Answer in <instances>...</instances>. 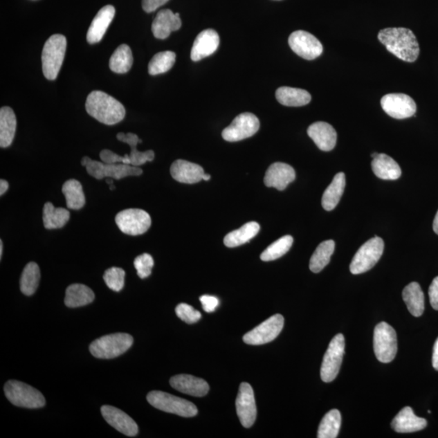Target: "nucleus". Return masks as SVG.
Wrapping results in <instances>:
<instances>
[{
	"label": "nucleus",
	"instance_id": "obj_1",
	"mask_svg": "<svg viewBox=\"0 0 438 438\" xmlns=\"http://www.w3.org/2000/svg\"><path fill=\"white\" fill-rule=\"evenodd\" d=\"M378 39L389 53L405 62H415L420 55L417 37L406 28H386L378 33Z\"/></svg>",
	"mask_w": 438,
	"mask_h": 438
},
{
	"label": "nucleus",
	"instance_id": "obj_2",
	"mask_svg": "<svg viewBox=\"0 0 438 438\" xmlns=\"http://www.w3.org/2000/svg\"><path fill=\"white\" fill-rule=\"evenodd\" d=\"M86 109L89 116L107 125H114L125 119V108L121 102L104 92L95 91L89 94Z\"/></svg>",
	"mask_w": 438,
	"mask_h": 438
},
{
	"label": "nucleus",
	"instance_id": "obj_3",
	"mask_svg": "<svg viewBox=\"0 0 438 438\" xmlns=\"http://www.w3.org/2000/svg\"><path fill=\"white\" fill-rule=\"evenodd\" d=\"M67 39L62 35H54L46 42L42 53V72L49 81L58 77L64 60Z\"/></svg>",
	"mask_w": 438,
	"mask_h": 438
},
{
	"label": "nucleus",
	"instance_id": "obj_4",
	"mask_svg": "<svg viewBox=\"0 0 438 438\" xmlns=\"http://www.w3.org/2000/svg\"><path fill=\"white\" fill-rule=\"evenodd\" d=\"M134 345V338L129 334H108L94 340L89 351L98 359H113L123 355Z\"/></svg>",
	"mask_w": 438,
	"mask_h": 438
},
{
	"label": "nucleus",
	"instance_id": "obj_5",
	"mask_svg": "<svg viewBox=\"0 0 438 438\" xmlns=\"http://www.w3.org/2000/svg\"><path fill=\"white\" fill-rule=\"evenodd\" d=\"M82 165L86 168L89 175L97 180H102L104 178L120 180L128 176H139L143 172L139 167L124 163H106L89 157H84L82 159Z\"/></svg>",
	"mask_w": 438,
	"mask_h": 438
},
{
	"label": "nucleus",
	"instance_id": "obj_6",
	"mask_svg": "<svg viewBox=\"0 0 438 438\" xmlns=\"http://www.w3.org/2000/svg\"><path fill=\"white\" fill-rule=\"evenodd\" d=\"M7 399L15 406L26 408H40L45 406L42 394L32 386L18 381H8L4 385Z\"/></svg>",
	"mask_w": 438,
	"mask_h": 438
},
{
	"label": "nucleus",
	"instance_id": "obj_7",
	"mask_svg": "<svg viewBox=\"0 0 438 438\" xmlns=\"http://www.w3.org/2000/svg\"><path fill=\"white\" fill-rule=\"evenodd\" d=\"M147 400L155 408L183 417H193L199 412L192 403L166 392L154 390L148 394Z\"/></svg>",
	"mask_w": 438,
	"mask_h": 438
},
{
	"label": "nucleus",
	"instance_id": "obj_8",
	"mask_svg": "<svg viewBox=\"0 0 438 438\" xmlns=\"http://www.w3.org/2000/svg\"><path fill=\"white\" fill-rule=\"evenodd\" d=\"M384 251L383 239L375 237L363 244L353 257L350 271L353 275H360L369 271L378 262Z\"/></svg>",
	"mask_w": 438,
	"mask_h": 438
},
{
	"label": "nucleus",
	"instance_id": "obj_9",
	"mask_svg": "<svg viewBox=\"0 0 438 438\" xmlns=\"http://www.w3.org/2000/svg\"><path fill=\"white\" fill-rule=\"evenodd\" d=\"M374 353L381 363L392 362L397 354V336L394 328L389 324L381 322L376 325L374 334Z\"/></svg>",
	"mask_w": 438,
	"mask_h": 438
},
{
	"label": "nucleus",
	"instance_id": "obj_10",
	"mask_svg": "<svg viewBox=\"0 0 438 438\" xmlns=\"http://www.w3.org/2000/svg\"><path fill=\"white\" fill-rule=\"evenodd\" d=\"M345 338L342 334H337L329 343L325 354L321 368V378L325 383H331L340 370L345 355Z\"/></svg>",
	"mask_w": 438,
	"mask_h": 438
},
{
	"label": "nucleus",
	"instance_id": "obj_11",
	"mask_svg": "<svg viewBox=\"0 0 438 438\" xmlns=\"http://www.w3.org/2000/svg\"><path fill=\"white\" fill-rule=\"evenodd\" d=\"M116 223L122 232L129 235H139L147 232L152 226V218L143 210L128 209L118 213Z\"/></svg>",
	"mask_w": 438,
	"mask_h": 438
},
{
	"label": "nucleus",
	"instance_id": "obj_12",
	"mask_svg": "<svg viewBox=\"0 0 438 438\" xmlns=\"http://www.w3.org/2000/svg\"><path fill=\"white\" fill-rule=\"evenodd\" d=\"M284 326V318L280 314H275L247 333L243 340L249 345H266L280 336Z\"/></svg>",
	"mask_w": 438,
	"mask_h": 438
},
{
	"label": "nucleus",
	"instance_id": "obj_13",
	"mask_svg": "<svg viewBox=\"0 0 438 438\" xmlns=\"http://www.w3.org/2000/svg\"><path fill=\"white\" fill-rule=\"evenodd\" d=\"M260 128L258 118L252 113H242L235 117L232 123L222 133L223 138L229 143H235L251 138Z\"/></svg>",
	"mask_w": 438,
	"mask_h": 438
},
{
	"label": "nucleus",
	"instance_id": "obj_14",
	"mask_svg": "<svg viewBox=\"0 0 438 438\" xmlns=\"http://www.w3.org/2000/svg\"><path fill=\"white\" fill-rule=\"evenodd\" d=\"M381 105L386 114L397 120L407 119L417 112L415 101L405 93L386 94L381 98Z\"/></svg>",
	"mask_w": 438,
	"mask_h": 438
},
{
	"label": "nucleus",
	"instance_id": "obj_15",
	"mask_svg": "<svg viewBox=\"0 0 438 438\" xmlns=\"http://www.w3.org/2000/svg\"><path fill=\"white\" fill-rule=\"evenodd\" d=\"M289 44L292 51L301 58L313 60L323 53V46L317 37L309 32L298 30L292 33Z\"/></svg>",
	"mask_w": 438,
	"mask_h": 438
},
{
	"label": "nucleus",
	"instance_id": "obj_16",
	"mask_svg": "<svg viewBox=\"0 0 438 438\" xmlns=\"http://www.w3.org/2000/svg\"><path fill=\"white\" fill-rule=\"evenodd\" d=\"M235 405H237V415L242 426L244 428L252 427L257 418V406L253 390L250 385L247 383L240 384Z\"/></svg>",
	"mask_w": 438,
	"mask_h": 438
},
{
	"label": "nucleus",
	"instance_id": "obj_17",
	"mask_svg": "<svg viewBox=\"0 0 438 438\" xmlns=\"http://www.w3.org/2000/svg\"><path fill=\"white\" fill-rule=\"evenodd\" d=\"M101 412L105 421L116 430L128 437L138 435L139 430L138 425L133 419L120 409L105 405L102 407Z\"/></svg>",
	"mask_w": 438,
	"mask_h": 438
},
{
	"label": "nucleus",
	"instance_id": "obj_18",
	"mask_svg": "<svg viewBox=\"0 0 438 438\" xmlns=\"http://www.w3.org/2000/svg\"><path fill=\"white\" fill-rule=\"evenodd\" d=\"M218 33L214 30H206L196 37L191 51V59L194 62L213 55L219 46Z\"/></svg>",
	"mask_w": 438,
	"mask_h": 438
},
{
	"label": "nucleus",
	"instance_id": "obj_19",
	"mask_svg": "<svg viewBox=\"0 0 438 438\" xmlns=\"http://www.w3.org/2000/svg\"><path fill=\"white\" fill-rule=\"evenodd\" d=\"M295 179V172L290 165L284 163H275L268 168L264 182L269 188H275L282 191L287 185L293 182Z\"/></svg>",
	"mask_w": 438,
	"mask_h": 438
},
{
	"label": "nucleus",
	"instance_id": "obj_20",
	"mask_svg": "<svg viewBox=\"0 0 438 438\" xmlns=\"http://www.w3.org/2000/svg\"><path fill=\"white\" fill-rule=\"evenodd\" d=\"M181 26L180 14L163 9L158 12L152 23L153 35L156 39H166L173 31L180 30Z\"/></svg>",
	"mask_w": 438,
	"mask_h": 438
},
{
	"label": "nucleus",
	"instance_id": "obj_21",
	"mask_svg": "<svg viewBox=\"0 0 438 438\" xmlns=\"http://www.w3.org/2000/svg\"><path fill=\"white\" fill-rule=\"evenodd\" d=\"M170 384L178 392L194 397H203L208 394L210 390V386L205 380L187 374L172 376Z\"/></svg>",
	"mask_w": 438,
	"mask_h": 438
},
{
	"label": "nucleus",
	"instance_id": "obj_22",
	"mask_svg": "<svg viewBox=\"0 0 438 438\" xmlns=\"http://www.w3.org/2000/svg\"><path fill=\"white\" fill-rule=\"evenodd\" d=\"M309 138L322 152H331L336 147L337 133L331 125L326 122H316L308 129Z\"/></svg>",
	"mask_w": 438,
	"mask_h": 438
},
{
	"label": "nucleus",
	"instance_id": "obj_23",
	"mask_svg": "<svg viewBox=\"0 0 438 438\" xmlns=\"http://www.w3.org/2000/svg\"><path fill=\"white\" fill-rule=\"evenodd\" d=\"M115 14L116 9L112 6H107L100 9L89 28L87 32L89 44H98L102 39L115 17Z\"/></svg>",
	"mask_w": 438,
	"mask_h": 438
},
{
	"label": "nucleus",
	"instance_id": "obj_24",
	"mask_svg": "<svg viewBox=\"0 0 438 438\" xmlns=\"http://www.w3.org/2000/svg\"><path fill=\"white\" fill-rule=\"evenodd\" d=\"M204 170L200 165L192 163L186 160L178 159L171 167V175L178 182L192 185L202 180Z\"/></svg>",
	"mask_w": 438,
	"mask_h": 438
},
{
	"label": "nucleus",
	"instance_id": "obj_25",
	"mask_svg": "<svg viewBox=\"0 0 438 438\" xmlns=\"http://www.w3.org/2000/svg\"><path fill=\"white\" fill-rule=\"evenodd\" d=\"M428 422L426 419L418 417L410 407L404 408L394 418L392 427L397 432H414L426 428Z\"/></svg>",
	"mask_w": 438,
	"mask_h": 438
},
{
	"label": "nucleus",
	"instance_id": "obj_26",
	"mask_svg": "<svg viewBox=\"0 0 438 438\" xmlns=\"http://www.w3.org/2000/svg\"><path fill=\"white\" fill-rule=\"evenodd\" d=\"M372 169L376 177L384 181H395L401 176L402 171L396 161L385 154H378L372 161Z\"/></svg>",
	"mask_w": 438,
	"mask_h": 438
},
{
	"label": "nucleus",
	"instance_id": "obj_27",
	"mask_svg": "<svg viewBox=\"0 0 438 438\" xmlns=\"http://www.w3.org/2000/svg\"><path fill=\"white\" fill-rule=\"evenodd\" d=\"M17 130V118L11 107L0 110V146L7 148L12 143Z\"/></svg>",
	"mask_w": 438,
	"mask_h": 438
},
{
	"label": "nucleus",
	"instance_id": "obj_28",
	"mask_svg": "<svg viewBox=\"0 0 438 438\" xmlns=\"http://www.w3.org/2000/svg\"><path fill=\"white\" fill-rule=\"evenodd\" d=\"M116 138L121 143H126L130 146L131 152L129 155L131 166L140 167L147 162H152L154 159L153 150L140 152L136 149V145L143 143V140L138 138V135L131 133H120L117 134Z\"/></svg>",
	"mask_w": 438,
	"mask_h": 438
},
{
	"label": "nucleus",
	"instance_id": "obj_29",
	"mask_svg": "<svg viewBox=\"0 0 438 438\" xmlns=\"http://www.w3.org/2000/svg\"><path fill=\"white\" fill-rule=\"evenodd\" d=\"M403 299L410 313L419 318L425 311V295L418 282L408 284L403 291Z\"/></svg>",
	"mask_w": 438,
	"mask_h": 438
},
{
	"label": "nucleus",
	"instance_id": "obj_30",
	"mask_svg": "<svg viewBox=\"0 0 438 438\" xmlns=\"http://www.w3.org/2000/svg\"><path fill=\"white\" fill-rule=\"evenodd\" d=\"M345 174L343 172L336 174L331 185L323 193L322 204L325 210L331 211L336 208L345 192Z\"/></svg>",
	"mask_w": 438,
	"mask_h": 438
},
{
	"label": "nucleus",
	"instance_id": "obj_31",
	"mask_svg": "<svg viewBox=\"0 0 438 438\" xmlns=\"http://www.w3.org/2000/svg\"><path fill=\"white\" fill-rule=\"evenodd\" d=\"M95 298L93 291L84 284H72L66 290L65 305L69 308H78L91 304Z\"/></svg>",
	"mask_w": 438,
	"mask_h": 438
},
{
	"label": "nucleus",
	"instance_id": "obj_32",
	"mask_svg": "<svg viewBox=\"0 0 438 438\" xmlns=\"http://www.w3.org/2000/svg\"><path fill=\"white\" fill-rule=\"evenodd\" d=\"M277 100L286 107H302L312 100L311 94L302 89L282 86L277 89Z\"/></svg>",
	"mask_w": 438,
	"mask_h": 438
},
{
	"label": "nucleus",
	"instance_id": "obj_33",
	"mask_svg": "<svg viewBox=\"0 0 438 438\" xmlns=\"http://www.w3.org/2000/svg\"><path fill=\"white\" fill-rule=\"evenodd\" d=\"M260 230V225L256 222H250L242 226L238 230L228 233L224 238V244L228 248L242 246L255 237Z\"/></svg>",
	"mask_w": 438,
	"mask_h": 438
},
{
	"label": "nucleus",
	"instance_id": "obj_34",
	"mask_svg": "<svg viewBox=\"0 0 438 438\" xmlns=\"http://www.w3.org/2000/svg\"><path fill=\"white\" fill-rule=\"evenodd\" d=\"M334 248H336V243L331 239L326 240V241L320 244L318 247L316 248L313 256L311 257L310 271L313 273L321 272L331 262Z\"/></svg>",
	"mask_w": 438,
	"mask_h": 438
},
{
	"label": "nucleus",
	"instance_id": "obj_35",
	"mask_svg": "<svg viewBox=\"0 0 438 438\" xmlns=\"http://www.w3.org/2000/svg\"><path fill=\"white\" fill-rule=\"evenodd\" d=\"M62 192L65 197L66 204L71 210H80L86 204L82 183L77 180H69L64 183Z\"/></svg>",
	"mask_w": 438,
	"mask_h": 438
},
{
	"label": "nucleus",
	"instance_id": "obj_36",
	"mask_svg": "<svg viewBox=\"0 0 438 438\" xmlns=\"http://www.w3.org/2000/svg\"><path fill=\"white\" fill-rule=\"evenodd\" d=\"M70 219V213L64 208H56L51 202L44 207V223L46 229H59L64 227Z\"/></svg>",
	"mask_w": 438,
	"mask_h": 438
},
{
	"label": "nucleus",
	"instance_id": "obj_37",
	"mask_svg": "<svg viewBox=\"0 0 438 438\" xmlns=\"http://www.w3.org/2000/svg\"><path fill=\"white\" fill-rule=\"evenodd\" d=\"M133 64L134 56L129 46L122 44L111 55L109 67L112 72L125 74L129 72Z\"/></svg>",
	"mask_w": 438,
	"mask_h": 438
},
{
	"label": "nucleus",
	"instance_id": "obj_38",
	"mask_svg": "<svg viewBox=\"0 0 438 438\" xmlns=\"http://www.w3.org/2000/svg\"><path fill=\"white\" fill-rule=\"evenodd\" d=\"M342 423L341 414L338 410L333 409L326 414L320 423L318 438H336L340 430Z\"/></svg>",
	"mask_w": 438,
	"mask_h": 438
},
{
	"label": "nucleus",
	"instance_id": "obj_39",
	"mask_svg": "<svg viewBox=\"0 0 438 438\" xmlns=\"http://www.w3.org/2000/svg\"><path fill=\"white\" fill-rule=\"evenodd\" d=\"M40 269L35 262L27 264L21 277V291L24 295L35 294L40 281Z\"/></svg>",
	"mask_w": 438,
	"mask_h": 438
},
{
	"label": "nucleus",
	"instance_id": "obj_40",
	"mask_svg": "<svg viewBox=\"0 0 438 438\" xmlns=\"http://www.w3.org/2000/svg\"><path fill=\"white\" fill-rule=\"evenodd\" d=\"M176 59V53L171 51H163L154 55L148 66L149 75L156 76L168 72L175 64Z\"/></svg>",
	"mask_w": 438,
	"mask_h": 438
},
{
	"label": "nucleus",
	"instance_id": "obj_41",
	"mask_svg": "<svg viewBox=\"0 0 438 438\" xmlns=\"http://www.w3.org/2000/svg\"><path fill=\"white\" fill-rule=\"evenodd\" d=\"M293 244V238L291 235H285L271 244L262 253L261 259L263 262H271L285 255L290 250Z\"/></svg>",
	"mask_w": 438,
	"mask_h": 438
},
{
	"label": "nucleus",
	"instance_id": "obj_42",
	"mask_svg": "<svg viewBox=\"0 0 438 438\" xmlns=\"http://www.w3.org/2000/svg\"><path fill=\"white\" fill-rule=\"evenodd\" d=\"M125 271L119 267H111L106 271L103 280L109 289L114 291H120L125 286Z\"/></svg>",
	"mask_w": 438,
	"mask_h": 438
},
{
	"label": "nucleus",
	"instance_id": "obj_43",
	"mask_svg": "<svg viewBox=\"0 0 438 438\" xmlns=\"http://www.w3.org/2000/svg\"><path fill=\"white\" fill-rule=\"evenodd\" d=\"M154 265V259L149 253L141 254L134 261V266L140 279H146L152 275Z\"/></svg>",
	"mask_w": 438,
	"mask_h": 438
},
{
	"label": "nucleus",
	"instance_id": "obj_44",
	"mask_svg": "<svg viewBox=\"0 0 438 438\" xmlns=\"http://www.w3.org/2000/svg\"><path fill=\"white\" fill-rule=\"evenodd\" d=\"M176 313L177 317L188 324H193L199 321L201 314L192 307L191 305L187 304H180L176 308Z\"/></svg>",
	"mask_w": 438,
	"mask_h": 438
},
{
	"label": "nucleus",
	"instance_id": "obj_45",
	"mask_svg": "<svg viewBox=\"0 0 438 438\" xmlns=\"http://www.w3.org/2000/svg\"><path fill=\"white\" fill-rule=\"evenodd\" d=\"M100 158L103 163H124L131 165L129 154H125V156L112 152L109 149H103L100 154Z\"/></svg>",
	"mask_w": 438,
	"mask_h": 438
},
{
	"label": "nucleus",
	"instance_id": "obj_46",
	"mask_svg": "<svg viewBox=\"0 0 438 438\" xmlns=\"http://www.w3.org/2000/svg\"><path fill=\"white\" fill-rule=\"evenodd\" d=\"M200 300L202 304V307L207 313L215 312V310L218 307L219 300L218 298L212 295H202L200 298Z\"/></svg>",
	"mask_w": 438,
	"mask_h": 438
},
{
	"label": "nucleus",
	"instance_id": "obj_47",
	"mask_svg": "<svg viewBox=\"0 0 438 438\" xmlns=\"http://www.w3.org/2000/svg\"><path fill=\"white\" fill-rule=\"evenodd\" d=\"M430 304L433 309L438 311V276L435 277L428 289Z\"/></svg>",
	"mask_w": 438,
	"mask_h": 438
},
{
	"label": "nucleus",
	"instance_id": "obj_48",
	"mask_svg": "<svg viewBox=\"0 0 438 438\" xmlns=\"http://www.w3.org/2000/svg\"><path fill=\"white\" fill-rule=\"evenodd\" d=\"M168 1L169 0H143V8L145 12H153Z\"/></svg>",
	"mask_w": 438,
	"mask_h": 438
},
{
	"label": "nucleus",
	"instance_id": "obj_49",
	"mask_svg": "<svg viewBox=\"0 0 438 438\" xmlns=\"http://www.w3.org/2000/svg\"><path fill=\"white\" fill-rule=\"evenodd\" d=\"M432 367L438 371V338L435 343V346H433Z\"/></svg>",
	"mask_w": 438,
	"mask_h": 438
},
{
	"label": "nucleus",
	"instance_id": "obj_50",
	"mask_svg": "<svg viewBox=\"0 0 438 438\" xmlns=\"http://www.w3.org/2000/svg\"><path fill=\"white\" fill-rule=\"evenodd\" d=\"M9 188V183L6 180L0 181V196H3Z\"/></svg>",
	"mask_w": 438,
	"mask_h": 438
},
{
	"label": "nucleus",
	"instance_id": "obj_51",
	"mask_svg": "<svg viewBox=\"0 0 438 438\" xmlns=\"http://www.w3.org/2000/svg\"><path fill=\"white\" fill-rule=\"evenodd\" d=\"M432 228L433 230H435V232L438 235V210L437 212L435 220H433Z\"/></svg>",
	"mask_w": 438,
	"mask_h": 438
},
{
	"label": "nucleus",
	"instance_id": "obj_52",
	"mask_svg": "<svg viewBox=\"0 0 438 438\" xmlns=\"http://www.w3.org/2000/svg\"><path fill=\"white\" fill-rule=\"evenodd\" d=\"M211 176L209 175V174H204L203 175V178H202V180L206 181H209L210 180Z\"/></svg>",
	"mask_w": 438,
	"mask_h": 438
},
{
	"label": "nucleus",
	"instance_id": "obj_53",
	"mask_svg": "<svg viewBox=\"0 0 438 438\" xmlns=\"http://www.w3.org/2000/svg\"><path fill=\"white\" fill-rule=\"evenodd\" d=\"M3 241L2 240H0V257L1 258L3 257Z\"/></svg>",
	"mask_w": 438,
	"mask_h": 438
},
{
	"label": "nucleus",
	"instance_id": "obj_54",
	"mask_svg": "<svg viewBox=\"0 0 438 438\" xmlns=\"http://www.w3.org/2000/svg\"><path fill=\"white\" fill-rule=\"evenodd\" d=\"M378 153H373V154H372L371 157L374 158L376 156H378Z\"/></svg>",
	"mask_w": 438,
	"mask_h": 438
}]
</instances>
